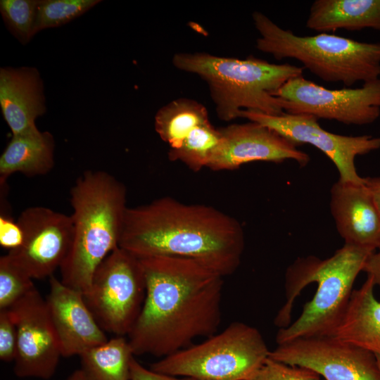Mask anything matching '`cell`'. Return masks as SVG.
Segmentation results:
<instances>
[{
	"instance_id": "6da1fadb",
	"label": "cell",
	"mask_w": 380,
	"mask_h": 380,
	"mask_svg": "<svg viewBox=\"0 0 380 380\" xmlns=\"http://www.w3.org/2000/svg\"><path fill=\"white\" fill-rule=\"evenodd\" d=\"M146 293L128 334L134 355L164 357L215 334L221 322L224 280L197 260L156 256L140 259Z\"/></svg>"
},
{
	"instance_id": "7a4b0ae2",
	"label": "cell",
	"mask_w": 380,
	"mask_h": 380,
	"mask_svg": "<svg viewBox=\"0 0 380 380\" xmlns=\"http://www.w3.org/2000/svg\"><path fill=\"white\" fill-rule=\"evenodd\" d=\"M119 247L141 259L190 258L222 277L241 264L245 237L234 217L210 205L187 204L172 197L126 210Z\"/></svg>"
},
{
	"instance_id": "3957f363",
	"label": "cell",
	"mask_w": 380,
	"mask_h": 380,
	"mask_svg": "<svg viewBox=\"0 0 380 380\" xmlns=\"http://www.w3.org/2000/svg\"><path fill=\"white\" fill-rule=\"evenodd\" d=\"M376 250L344 245L322 260L298 258L285 275L286 301L274 319L277 344L298 338L332 336L349 303L353 286Z\"/></svg>"
},
{
	"instance_id": "277c9868",
	"label": "cell",
	"mask_w": 380,
	"mask_h": 380,
	"mask_svg": "<svg viewBox=\"0 0 380 380\" xmlns=\"http://www.w3.org/2000/svg\"><path fill=\"white\" fill-rule=\"evenodd\" d=\"M70 201L73 235L61 281L84 294L96 268L119 246L127 189L108 172L88 170L71 188Z\"/></svg>"
},
{
	"instance_id": "5b68a950",
	"label": "cell",
	"mask_w": 380,
	"mask_h": 380,
	"mask_svg": "<svg viewBox=\"0 0 380 380\" xmlns=\"http://www.w3.org/2000/svg\"><path fill=\"white\" fill-rule=\"evenodd\" d=\"M172 64L206 82L217 117L226 122L240 118L243 110L283 114L281 101L273 94L303 73L302 67L290 63H272L253 56L244 59L221 57L205 52L175 53Z\"/></svg>"
},
{
	"instance_id": "8992f818",
	"label": "cell",
	"mask_w": 380,
	"mask_h": 380,
	"mask_svg": "<svg viewBox=\"0 0 380 380\" xmlns=\"http://www.w3.org/2000/svg\"><path fill=\"white\" fill-rule=\"evenodd\" d=\"M260 37L258 50L277 60L293 58L327 82L351 87L380 78V42H364L329 33L299 36L264 13L252 14Z\"/></svg>"
},
{
	"instance_id": "52a82bcc",
	"label": "cell",
	"mask_w": 380,
	"mask_h": 380,
	"mask_svg": "<svg viewBox=\"0 0 380 380\" xmlns=\"http://www.w3.org/2000/svg\"><path fill=\"white\" fill-rule=\"evenodd\" d=\"M270 353L258 329L234 322L204 341L162 357L151 369L196 380H248Z\"/></svg>"
},
{
	"instance_id": "ba28073f",
	"label": "cell",
	"mask_w": 380,
	"mask_h": 380,
	"mask_svg": "<svg viewBox=\"0 0 380 380\" xmlns=\"http://www.w3.org/2000/svg\"><path fill=\"white\" fill-rule=\"evenodd\" d=\"M146 293L140 259L118 246L96 268L83 296L104 331L124 336L132 331Z\"/></svg>"
},
{
	"instance_id": "9c48e42d",
	"label": "cell",
	"mask_w": 380,
	"mask_h": 380,
	"mask_svg": "<svg viewBox=\"0 0 380 380\" xmlns=\"http://www.w3.org/2000/svg\"><path fill=\"white\" fill-rule=\"evenodd\" d=\"M273 95L289 114L355 125L371 124L380 117V78L359 88L329 89L302 75L289 80Z\"/></svg>"
},
{
	"instance_id": "30bf717a",
	"label": "cell",
	"mask_w": 380,
	"mask_h": 380,
	"mask_svg": "<svg viewBox=\"0 0 380 380\" xmlns=\"http://www.w3.org/2000/svg\"><path fill=\"white\" fill-rule=\"evenodd\" d=\"M240 118L260 123L278 133L295 146L308 144L324 153L335 165L339 180L364 184L355 167V158L380 148V137L370 135L344 136L324 129L310 115H270L258 111L241 110Z\"/></svg>"
},
{
	"instance_id": "8fae6325",
	"label": "cell",
	"mask_w": 380,
	"mask_h": 380,
	"mask_svg": "<svg viewBox=\"0 0 380 380\" xmlns=\"http://www.w3.org/2000/svg\"><path fill=\"white\" fill-rule=\"evenodd\" d=\"M269 357L311 369L326 380H380L374 354L333 336L296 338L277 345Z\"/></svg>"
},
{
	"instance_id": "7c38bea8",
	"label": "cell",
	"mask_w": 380,
	"mask_h": 380,
	"mask_svg": "<svg viewBox=\"0 0 380 380\" xmlns=\"http://www.w3.org/2000/svg\"><path fill=\"white\" fill-rule=\"evenodd\" d=\"M17 221L23 231V243L7 255L32 279L53 276L72 244L71 215L44 206H31L20 213Z\"/></svg>"
},
{
	"instance_id": "4fadbf2b",
	"label": "cell",
	"mask_w": 380,
	"mask_h": 380,
	"mask_svg": "<svg viewBox=\"0 0 380 380\" xmlns=\"http://www.w3.org/2000/svg\"><path fill=\"white\" fill-rule=\"evenodd\" d=\"M9 309L18 331L14 374L19 378H51L62 355L46 299L35 287Z\"/></svg>"
},
{
	"instance_id": "5bb4252c",
	"label": "cell",
	"mask_w": 380,
	"mask_h": 380,
	"mask_svg": "<svg viewBox=\"0 0 380 380\" xmlns=\"http://www.w3.org/2000/svg\"><path fill=\"white\" fill-rule=\"evenodd\" d=\"M218 129L222 140L208 166L212 170H233L251 162L286 160H293L305 167L310 160L308 153L260 123L249 121Z\"/></svg>"
},
{
	"instance_id": "9a60e30c",
	"label": "cell",
	"mask_w": 380,
	"mask_h": 380,
	"mask_svg": "<svg viewBox=\"0 0 380 380\" xmlns=\"http://www.w3.org/2000/svg\"><path fill=\"white\" fill-rule=\"evenodd\" d=\"M46 298L62 357L80 355L108 339L86 304L83 294L65 285L53 275Z\"/></svg>"
},
{
	"instance_id": "2e32d148",
	"label": "cell",
	"mask_w": 380,
	"mask_h": 380,
	"mask_svg": "<svg viewBox=\"0 0 380 380\" xmlns=\"http://www.w3.org/2000/svg\"><path fill=\"white\" fill-rule=\"evenodd\" d=\"M330 193L331 213L345 243L376 250L380 246V213L365 183L338 179Z\"/></svg>"
},
{
	"instance_id": "e0dca14e",
	"label": "cell",
	"mask_w": 380,
	"mask_h": 380,
	"mask_svg": "<svg viewBox=\"0 0 380 380\" xmlns=\"http://www.w3.org/2000/svg\"><path fill=\"white\" fill-rule=\"evenodd\" d=\"M0 106L13 136L40 132L35 120L45 110L43 83L37 69L1 68Z\"/></svg>"
},
{
	"instance_id": "ac0fdd59",
	"label": "cell",
	"mask_w": 380,
	"mask_h": 380,
	"mask_svg": "<svg viewBox=\"0 0 380 380\" xmlns=\"http://www.w3.org/2000/svg\"><path fill=\"white\" fill-rule=\"evenodd\" d=\"M374 284L367 277L353 289L347 309L332 336L380 356V300Z\"/></svg>"
},
{
	"instance_id": "d6986e66",
	"label": "cell",
	"mask_w": 380,
	"mask_h": 380,
	"mask_svg": "<svg viewBox=\"0 0 380 380\" xmlns=\"http://www.w3.org/2000/svg\"><path fill=\"white\" fill-rule=\"evenodd\" d=\"M306 27L319 33L339 29L380 31V0H315Z\"/></svg>"
},
{
	"instance_id": "ffe728a7",
	"label": "cell",
	"mask_w": 380,
	"mask_h": 380,
	"mask_svg": "<svg viewBox=\"0 0 380 380\" xmlns=\"http://www.w3.org/2000/svg\"><path fill=\"white\" fill-rule=\"evenodd\" d=\"M54 139L49 132L13 136L0 156V183L13 174L28 177L48 173L54 165Z\"/></svg>"
},
{
	"instance_id": "44dd1931",
	"label": "cell",
	"mask_w": 380,
	"mask_h": 380,
	"mask_svg": "<svg viewBox=\"0 0 380 380\" xmlns=\"http://www.w3.org/2000/svg\"><path fill=\"white\" fill-rule=\"evenodd\" d=\"M84 380H129L134 357L129 341L117 336L80 355Z\"/></svg>"
},
{
	"instance_id": "7402d4cb",
	"label": "cell",
	"mask_w": 380,
	"mask_h": 380,
	"mask_svg": "<svg viewBox=\"0 0 380 380\" xmlns=\"http://www.w3.org/2000/svg\"><path fill=\"white\" fill-rule=\"evenodd\" d=\"M209 122L207 108L202 103L191 99L179 98L158 110L154 127L170 149H177L195 128Z\"/></svg>"
},
{
	"instance_id": "603a6c76",
	"label": "cell",
	"mask_w": 380,
	"mask_h": 380,
	"mask_svg": "<svg viewBox=\"0 0 380 380\" xmlns=\"http://www.w3.org/2000/svg\"><path fill=\"white\" fill-rule=\"evenodd\" d=\"M222 140L218 128L210 122L195 128L177 149H170L171 161H180L194 172L208 167Z\"/></svg>"
},
{
	"instance_id": "cb8c5ba5",
	"label": "cell",
	"mask_w": 380,
	"mask_h": 380,
	"mask_svg": "<svg viewBox=\"0 0 380 380\" xmlns=\"http://www.w3.org/2000/svg\"><path fill=\"white\" fill-rule=\"evenodd\" d=\"M38 0H1L0 11L9 31L27 44L35 33Z\"/></svg>"
},
{
	"instance_id": "d4e9b609",
	"label": "cell",
	"mask_w": 380,
	"mask_h": 380,
	"mask_svg": "<svg viewBox=\"0 0 380 380\" xmlns=\"http://www.w3.org/2000/svg\"><path fill=\"white\" fill-rule=\"evenodd\" d=\"M101 2L99 0H41L35 24V33L65 24Z\"/></svg>"
},
{
	"instance_id": "484cf974",
	"label": "cell",
	"mask_w": 380,
	"mask_h": 380,
	"mask_svg": "<svg viewBox=\"0 0 380 380\" xmlns=\"http://www.w3.org/2000/svg\"><path fill=\"white\" fill-rule=\"evenodd\" d=\"M34 288L32 279L7 254L0 258V310L11 308Z\"/></svg>"
},
{
	"instance_id": "4316f807",
	"label": "cell",
	"mask_w": 380,
	"mask_h": 380,
	"mask_svg": "<svg viewBox=\"0 0 380 380\" xmlns=\"http://www.w3.org/2000/svg\"><path fill=\"white\" fill-rule=\"evenodd\" d=\"M248 380H321L311 369L285 364L270 357Z\"/></svg>"
},
{
	"instance_id": "83f0119b",
	"label": "cell",
	"mask_w": 380,
	"mask_h": 380,
	"mask_svg": "<svg viewBox=\"0 0 380 380\" xmlns=\"http://www.w3.org/2000/svg\"><path fill=\"white\" fill-rule=\"evenodd\" d=\"M18 331L9 308L0 310V359L13 362L17 353Z\"/></svg>"
},
{
	"instance_id": "f1b7e54d",
	"label": "cell",
	"mask_w": 380,
	"mask_h": 380,
	"mask_svg": "<svg viewBox=\"0 0 380 380\" xmlns=\"http://www.w3.org/2000/svg\"><path fill=\"white\" fill-rule=\"evenodd\" d=\"M24 234L19 223L5 213L0 215V245L8 251L20 247L23 243Z\"/></svg>"
},
{
	"instance_id": "f546056e",
	"label": "cell",
	"mask_w": 380,
	"mask_h": 380,
	"mask_svg": "<svg viewBox=\"0 0 380 380\" xmlns=\"http://www.w3.org/2000/svg\"><path fill=\"white\" fill-rule=\"evenodd\" d=\"M129 380H196L190 377H178L164 374L148 369L141 365L134 357L130 363Z\"/></svg>"
},
{
	"instance_id": "4dcf8cb0",
	"label": "cell",
	"mask_w": 380,
	"mask_h": 380,
	"mask_svg": "<svg viewBox=\"0 0 380 380\" xmlns=\"http://www.w3.org/2000/svg\"><path fill=\"white\" fill-rule=\"evenodd\" d=\"M362 272L372 278L375 286L380 291V246L367 258ZM380 300V298L379 299Z\"/></svg>"
},
{
	"instance_id": "1f68e13d",
	"label": "cell",
	"mask_w": 380,
	"mask_h": 380,
	"mask_svg": "<svg viewBox=\"0 0 380 380\" xmlns=\"http://www.w3.org/2000/svg\"><path fill=\"white\" fill-rule=\"evenodd\" d=\"M365 178V185L369 189L376 208L380 213V177Z\"/></svg>"
},
{
	"instance_id": "d6a6232c",
	"label": "cell",
	"mask_w": 380,
	"mask_h": 380,
	"mask_svg": "<svg viewBox=\"0 0 380 380\" xmlns=\"http://www.w3.org/2000/svg\"><path fill=\"white\" fill-rule=\"evenodd\" d=\"M65 380H84L80 369L74 371Z\"/></svg>"
},
{
	"instance_id": "836d02e7",
	"label": "cell",
	"mask_w": 380,
	"mask_h": 380,
	"mask_svg": "<svg viewBox=\"0 0 380 380\" xmlns=\"http://www.w3.org/2000/svg\"><path fill=\"white\" fill-rule=\"evenodd\" d=\"M376 357L378 362V365H379V372H380V356H376Z\"/></svg>"
}]
</instances>
